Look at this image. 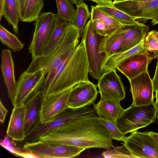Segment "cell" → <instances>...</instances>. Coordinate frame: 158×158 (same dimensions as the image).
<instances>
[{"instance_id":"cell-1","label":"cell","mask_w":158,"mask_h":158,"mask_svg":"<svg viewBox=\"0 0 158 158\" xmlns=\"http://www.w3.org/2000/svg\"><path fill=\"white\" fill-rule=\"evenodd\" d=\"M96 114L75 119L40 137L38 140L85 149L110 148L113 139Z\"/></svg>"},{"instance_id":"cell-2","label":"cell","mask_w":158,"mask_h":158,"mask_svg":"<svg viewBox=\"0 0 158 158\" xmlns=\"http://www.w3.org/2000/svg\"><path fill=\"white\" fill-rule=\"evenodd\" d=\"M89 68L82 39L58 66L51 81L42 86L44 98L65 90L80 82L89 81Z\"/></svg>"},{"instance_id":"cell-3","label":"cell","mask_w":158,"mask_h":158,"mask_svg":"<svg viewBox=\"0 0 158 158\" xmlns=\"http://www.w3.org/2000/svg\"><path fill=\"white\" fill-rule=\"evenodd\" d=\"M79 39L77 28L70 23L63 39L58 47L47 56H40L32 59L25 71L30 73L41 69H44L47 76L43 85H46L52 78L58 66L78 45Z\"/></svg>"},{"instance_id":"cell-4","label":"cell","mask_w":158,"mask_h":158,"mask_svg":"<svg viewBox=\"0 0 158 158\" xmlns=\"http://www.w3.org/2000/svg\"><path fill=\"white\" fill-rule=\"evenodd\" d=\"M158 112L154 102L143 106L131 104L124 110L116 125L121 131L125 135L155 123Z\"/></svg>"},{"instance_id":"cell-5","label":"cell","mask_w":158,"mask_h":158,"mask_svg":"<svg viewBox=\"0 0 158 158\" xmlns=\"http://www.w3.org/2000/svg\"><path fill=\"white\" fill-rule=\"evenodd\" d=\"M96 114L94 108L86 106L78 108L68 107L53 119L41 123L40 120L26 134V142H33L53 130L78 118Z\"/></svg>"},{"instance_id":"cell-6","label":"cell","mask_w":158,"mask_h":158,"mask_svg":"<svg viewBox=\"0 0 158 158\" xmlns=\"http://www.w3.org/2000/svg\"><path fill=\"white\" fill-rule=\"evenodd\" d=\"M98 35L95 32L91 19L85 25L82 35L88 62L89 73L94 79L98 80L104 73L103 64L106 59L104 53H100Z\"/></svg>"},{"instance_id":"cell-7","label":"cell","mask_w":158,"mask_h":158,"mask_svg":"<svg viewBox=\"0 0 158 158\" xmlns=\"http://www.w3.org/2000/svg\"><path fill=\"white\" fill-rule=\"evenodd\" d=\"M23 148L36 157L52 158L74 157L86 150L75 146L48 143L40 140L26 142Z\"/></svg>"},{"instance_id":"cell-8","label":"cell","mask_w":158,"mask_h":158,"mask_svg":"<svg viewBox=\"0 0 158 158\" xmlns=\"http://www.w3.org/2000/svg\"><path fill=\"white\" fill-rule=\"evenodd\" d=\"M58 19L56 14L41 13L35 21V29L28 48L32 59L40 56Z\"/></svg>"},{"instance_id":"cell-9","label":"cell","mask_w":158,"mask_h":158,"mask_svg":"<svg viewBox=\"0 0 158 158\" xmlns=\"http://www.w3.org/2000/svg\"><path fill=\"white\" fill-rule=\"evenodd\" d=\"M46 76L44 69L32 73L25 71L22 73L17 81L16 93L12 103L13 107L24 104L33 95L41 90Z\"/></svg>"},{"instance_id":"cell-10","label":"cell","mask_w":158,"mask_h":158,"mask_svg":"<svg viewBox=\"0 0 158 158\" xmlns=\"http://www.w3.org/2000/svg\"><path fill=\"white\" fill-rule=\"evenodd\" d=\"M123 142L122 144L138 158H158V145L150 131H133Z\"/></svg>"},{"instance_id":"cell-11","label":"cell","mask_w":158,"mask_h":158,"mask_svg":"<svg viewBox=\"0 0 158 158\" xmlns=\"http://www.w3.org/2000/svg\"><path fill=\"white\" fill-rule=\"evenodd\" d=\"M98 80L99 101L110 99L120 102L125 98V88L116 70L105 72Z\"/></svg>"},{"instance_id":"cell-12","label":"cell","mask_w":158,"mask_h":158,"mask_svg":"<svg viewBox=\"0 0 158 158\" xmlns=\"http://www.w3.org/2000/svg\"><path fill=\"white\" fill-rule=\"evenodd\" d=\"M129 81L132 97V105L143 106L154 102V90L148 71L143 73Z\"/></svg>"},{"instance_id":"cell-13","label":"cell","mask_w":158,"mask_h":158,"mask_svg":"<svg viewBox=\"0 0 158 158\" xmlns=\"http://www.w3.org/2000/svg\"><path fill=\"white\" fill-rule=\"evenodd\" d=\"M73 87L43 98L40 114L41 123H46L53 119L68 107L67 104Z\"/></svg>"},{"instance_id":"cell-14","label":"cell","mask_w":158,"mask_h":158,"mask_svg":"<svg viewBox=\"0 0 158 158\" xmlns=\"http://www.w3.org/2000/svg\"><path fill=\"white\" fill-rule=\"evenodd\" d=\"M98 93L97 86L90 81L78 83L73 87L68 106L78 108L94 105Z\"/></svg>"},{"instance_id":"cell-15","label":"cell","mask_w":158,"mask_h":158,"mask_svg":"<svg viewBox=\"0 0 158 158\" xmlns=\"http://www.w3.org/2000/svg\"><path fill=\"white\" fill-rule=\"evenodd\" d=\"M146 54L133 55L123 60L117 67L119 71L129 80L144 72L148 71L149 64L153 59Z\"/></svg>"},{"instance_id":"cell-16","label":"cell","mask_w":158,"mask_h":158,"mask_svg":"<svg viewBox=\"0 0 158 158\" xmlns=\"http://www.w3.org/2000/svg\"><path fill=\"white\" fill-rule=\"evenodd\" d=\"M1 69L8 97L12 103L16 93L17 82L15 75L14 64L10 50L4 49L1 53Z\"/></svg>"},{"instance_id":"cell-17","label":"cell","mask_w":158,"mask_h":158,"mask_svg":"<svg viewBox=\"0 0 158 158\" xmlns=\"http://www.w3.org/2000/svg\"><path fill=\"white\" fill-rule=\"evenodd\" d=\"M25 113L24 104L14 107L6 131L7 135L14 140L21 141L25 139Z\"/></svg>"},{"instance_id":"cell-18","label":"cell","mask_w":158,"mask_h":158,"mask_svg":"<svg viewBox=\"0 0 158 158\" xmlns=\"http://www.w3.org/2000/svg\"><path fill=\"white\" fill-rule=\"evenodd\" d=\"M40 90L24 104L26 108L25 131L26 134L40 120V112L43 98Z\"/></svg>"},{"instance_id":"cell-19","label":"cell","mask_w":158,"mask_h":158,"mask_svg":"<svg viewBox=\"0 0 158 158\" xmlns=\"http://www.w3.org/2000/svg\"><path fill=\"white\" fill-rule=\"evenodd\" d=\"M94 108L98 117L105 118L115 124L124 110L120 102L110 99L99 101L94 105Z\"/></svg>"},{"instance_id":"cell-20","label":"cell","mask_w":158,"mask_h":158,"mask_svg":"<svg viewBox=\"0 0 158 158\" xmlns=\"http://www.w3.org/2000/svg\"><path fill=\"white\" fill-rule=\"evenodd\" d=\"M149 29V27L143 23L127 27L118 52L129 50L140 44L144 40Z\"/></svg>"},{"instance_id":"cell-21","label":"cell","mask_w":158,"mask_h":158,"mask_svg":"<svg viewBox=\"0 0 158 158\" xmlns=\"http://www.w3.org/2000/svg\"><path fill=\"white\" fill-rule=\"evenodd\" d=\"M127 27L118 29L110 35L103 36L100 40L99 52L104 53L106 59L110 56L118 52L127 31Z\"/></svg>"},{"instance_id":"cell-22","label":"cell","mask_w":158,"mask_h":158,"mask_svg":"<svg viewBox=\"0 0 158 158\" xmlns=\"http://www.w3.org/2000/svg\"><path fill=\"white\" fill-rule=\"evenodd\" d=\"M139 54H149L144 47L143 40L132 48L115 53L107 58L102 65L104 73L111 70H116L118 64L123 60L133 55Z\"/></svg>"},{"instance_id":"cell-23","label":"cell","mask_w":158,"mask_h":158,"mask_svg":"<svg viewBox=\"0 0 158 158\" xmlns=\"http://www.w3.org/2000/svg\"><path fill=\"white\" fill-rule=\"evenodd\" d=\"M70 24V23L58 19L57 20L41 56L45 57L49 55L58 47L62 42Z\"/></svg>"},{"instance_id":"cell-24","label":"cell","mask_w":158,"mask_h":158,"mask_svg":"<svg viewBox=\"0 0 158 158\" xmlns=\"http://www.w3.org/2000/svg\"><path fill=\"white\" fill-rule=\"evenodd\" d=\"M96 7L127 27L142 25L132 16L115 7L112 4L98 5Z\"/></svg>"},{"instance_id":"cell-25","label":"cell","mask_w":158,"mask_h":158,"mask_svg":"<svg viewBox=\"0 0 158 158\" xmlns=\"http://www.w3.org/2000/svg\"><path fill=\"white\" fill-rule=\"evenodd\" d=\"M3 16L12 26L15 33L18 34L20 16L19 0H5Z\"/></svg>"},{"instance_id":"cell-26","label":"cell","mask_w":158,"mask_h":158,"mask_svg":"<svg viewBox=\"0 0 158 158\" xmlns=\"http://www.w3.org/2000/svg\"><path fill=\"white\" fill-rule=\"evenodd\" d=\"M44 0H28L20 12V20L25 22L35 21L44 7Z\"/></svg>"},{"instance_id":"cell-27","label":"cell","mask_w":158,"mask_h":158,"mask_svg":"<svg viewBox=\"0 0 158 158\" xmlns=\"http://www.w3.org/2000/svg\"><path fill=\"white\" fill-rule=\"evenodd\" d=\"M91 19H98L106 25L108 35L119 29L126 27L106 13L97 9L95 6H91Z\"/></svg>"},{"instance_id":"cell-28","label":"cell","mask_w":158,"mask_h":158,"mask_svg":"<svg viewBox=\"0 0 158 158\" xmlns=\"http://www.w3.org/2000/svg\"><path fill=\"white\" fill-rule=\"evenodd\" d=\"M76 12L73 21L70 23L78 30L80 38L82 36L87 20L91 15L88 7L84 2L76 6Z\"/></svg>"},{"instance_id":"cell-29","label":"cell","mask_w":158,"mask_h":158,"mask_svg":"<svg viewBox=\"0 0 158 158\" xmlns=\"http://www.w3.org/2000/svg\"><path fill=\"white\" fill-rule=\"evenodd\" d=\"M58 19L61 21L71 23L75 17L76 9L69 0H55Z\"/></svg>"},{"instance_id":"cell-30","label":"cell","mask_w":158,"mask_h":158,"mask_svg":"<svg viewBox=\"0 0 158 158\" xmlns=\"http://www.w3.org/2000/svg\"><path fill=\"white\" fill-rule=\"evenodd\" d=\"M0 40L3 44L14 52L20 51L24 45L17 36L1 25H0Z\"/></svg>"},{"instance_id":"cell-31","label":"cell","mask_w":158,"mask_h":158,"mask_svg":"<svg viewBox=\"0 0 158 158\" xmlns=\"http://www.w3.org/2000/svg\"><path fill=\"white\" fill-rule=\"evenodd\" d=\"M106 149L102 153V156L106 158H138L124 144L118 147H112Z\"/></svg>"},{"instance_id":"cell-32","label":"cell","mask_w":158,"mask_h":158,"mask_svg":"<svg viewBox=\"0 0 158 158\" xmlns=\"http://www.w3.org/2000/svg\"><path fill=\"white\" fill-rule=\"evenodd\" d=\"M98 118L107 130L113 139L118 141H124L126 136L119 129L116 124L105 118L98 117Z\"/></svg>"},{"instance_id":"cell-33","label":"cell","mask_w":158,"mask_h":158,"mask_svg":"<svg viewBox=\"0 0 158 158\" xmlns=\"http://www.w3.org/2000/svg\"><path fill=\"white\" fill-rule=\"evenodd\" d=\"M143 46L148 52H158V31L152 30L148 32L143 40Z\"/></svg>"},{"instance_id":"cell-34","label":"cell","mask_w":158,"mask_h":158,"mask_svg":"<svg viewBox=\"0 0 158 158\" xmlns=\"http://www.w3.org/2000/svg\"><path fill=\"white\" fill-rule=\"evenodd\" d=\"M92 21L94 30L97 34L102 36L108 35L106 27L102 21L98 19Z\"/></svg>"},{"instance_id":"cell-35","label":"cell","mask_w":158,"mask_h":158,"mask_svg":"<svg viewBox=\"0 0 158 158\" xmlns=\"http://www.w3.org/2000/svg\"><path fill=\"white\" fill-rule=\"evenodd\" d=\"M152 81L154 91L156 92L158 90V58L155 75Z\"/></svg>"},{"instance_id":"cell-36","label":"cell","mask_w":158,"mask_h":158,"mask_svg":"<svg viewBox=\"0 0 158 158\" xmlns=\"http://www.w3.org/2000/svg\"><path fill=\"white\" fill-rule=\"evenodd\" d=\"M8 112L7 110L3 104L1 100L0 101V121L3 123L5 120Z\"/></svg>"},{"instance_id":"cell-37","label":"cell","mask_w":158,"mask_h":158,"mask_svg":"<svg viewBox=\"0 0 158 158\" xmlns=\"http://www.w3.org/2000/svg\"><path fill=\"white\" fill-rule=\"evenodd\" d=\"M94 2L98 5H104L106 4H112V0H89Z\"/></svg>"},{"instance_id":"cell-38","label":"cell","mask_w":158,"mask_h":158,"mask_svg":"<svg viewBox=\"0 0 158 158\" xmlns=\"http://www.w3.org/2000/svg\"><path fill=\"white\" fill-rule=\"evenodd\" d=\"M5 0H0V20L3 16V7Z\"/></svg>"},{"instance_id":"cell-39","label":"cell","mask_w":158,"mask_h":158,"mask_svg":"<svg viewBox=\"0 0 158 158\" xmlns=\"http://www.w3.org/2000/svg\"><path fill=\"white\" fill-rule=\"evenodd\" d=\"M28 0H19L20 12L23 9Z\"/></svg>"},{"instance_id":"cell-40","label":"cell","mask_w":158,"mask_h":158,"mask_svg":"<svg viewBox=\"0 0 158 158\" xmlns=\"http://www.w3.org/2000/svg\"><path fill=\"white\" fill-rule=\"evenodd\" d=\"M150 134L158 145V133L152 131H150Z\"/></svg>"},{"instance_id":"cell-41","label":"cell","mask_w":158,"mask_h":158,"mask_svg":"<svg viewBox=\"0 0 158 158\" xmlns=\"http://www.w3.org/2000/svg\"><path fill=\"white\" fill-rule=\"evenodd\" d=\"M71 3L73 4H74L77 5H79L83 2V0H69Z\"/></svg>"},{"instance_id":"cell-42","label":"cell","mask_w":158,"mask_h":158,"mask_svg":"<svg viewBox=\"0 0 158 158\" xmlns=\"http://www.w3.org/2000/svg\"><path fill=\"white\" fill-rule=\"evenodd\" d=\"M151 23L152 25H154L158 24V15L155 16L154 18L152 19Z\"/></svg>"},{"instance_id":"cell-43","label":"cell","mask_w":158,"mask_h":158,"mask_svg":"<svg viewBox=\"0 0 158 158\" xmlns=\"http://www.w3.org/2000/svg\"><path fill=\"white\" fill-rule=\"evenodd\" d=\"M155 97L156 98V100L154 103L156 109L158 110V90L156 92Z\"/></svg>"},{"instance_id":"cell-44","label":"cell","mask_w":158,"mask_h":158,"mask_svg":"<svg viewBox=\"0 0 158 158\" xmlns=\"http://www.w3.org/2000/svg\"><path fill=\"white\" fill-rule=\"evenodd\" d=\"M152 56L153 59L155 58H158V52L154 53Z\"/></svg>"},{"instance_id":"cell-45","label":"cell","mask_w":158,"mask_h":158,"mask_svg":"<svg viewBox=\"0 0 158 158\" xmlns=\"http://www.w3.org/2000/svg\"><path fill=\"white\" fill-rule=\"evenodd\" d=\"M125 0H114V1L113 2H119Z\"/></svg>"},{"instance_id":"cell-46","label":"cell","mask_w":158,"mask_h":158,"mask_svg":"<svg viewBox=\"0 0 158 158\" xmlns=\"http://www.w3.org/2000/svg\"><path fill=\"white\" fill-rule=\"evenodd\" d=\"M139 1H154L155 0H137Z\"/></svg>"},{"instance_id":"cell-47","label":"cell","mask_w":158,"mask_h":158,"mask_svg":"<svg viewBox=\"0 0 158 158\" xmlns=\"http://www.w3.org/2000/svg\"><path fill=\"white\" fill-rule=\"evenodd\" d=\"M157 120H158V114L157 116Z\"/></svg>"}]
</instances>
